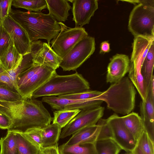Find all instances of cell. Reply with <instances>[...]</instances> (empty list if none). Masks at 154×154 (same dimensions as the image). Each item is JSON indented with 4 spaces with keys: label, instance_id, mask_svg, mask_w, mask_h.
I'll return each instance as SVG.
<instances>
[{
    "label": "cell",
    "instance_id": "6da1fadb",
    "mask_svg": "<svg viewBox=\"0 0 154 154\" xmlns=\"http://www.w3.org/2000/svg\"><path fill=\"white\" fill-rule=\"evenodd\" d=\"M9 17L24 29L31 42L45 39L50 45L61 30L58 23L49 14L12 9Z\"/></svg>",
    "mask_w": 154,
    "mask_h": 154
},
{
    "label": "cell",
    "instance_id": "7a4b0ae2",
    "mask_svg": "<svg viewBox=\"0 0 154 154\" xmlns=\"http://www.w3.org/2000/svg\"><path fill=\"white\" fill-rule=\"evenodd\" d=\"M136 91L133 83L128 77L112 84L96 100L105 102L108 108L115 112L127 115L135 106Z\"/></svg>",
    "mask_w": 154,
    "mask_h": 154
},
{
    "label": "cell",
    "instance_id": "3957f363",
    "mask_svg": "<svg viewBox=\"0 0 154 154\" xmlns=\"http://www.w3.org/2000/svg\"><path fill=\"white\" fill-rule=\"evenodd\" d=\"M89 82L76 72L69 75H59L55 72L50 79L32 94L31 98L58 96L89 90Z\"/></svg>",
    "mask_w": 154,
    "mask_h": 154
},
{
    "label": "cell",
    "instance_id": "277c9868",
    "mask_svg": "<svg viewBox=\"0 0 154 154\" xmlns=\"http://www.w3.org/2000/svg\"><path fill=\"white\" fill-rule=\"evenodd\" d=\"M129 31L135 37L154 40V1L146 0L135 5L129 17Z\"/></svg>",
    "mask_w": 154,
    "mask_h": 154
},
{
    "label": "cell",
    "instance_id": "5b68a950",
    "mask_svg": "<svg viewBox=\"0 0 154 154\" xmlns=\"http://www.w3.org/2000/svg\"><path fill=\"white\" fill-rule=\"evenodd\" d=\"M94 38L88 36L79 42L63 58L60 67L63 71L75 70L93 54Z\"/></svg>",
    "mask_w": 154,
    "mask_h": 154
},
{
    "label": "cell",
    "instance_id": "8992f818",
    "mask_svg": "<svg viewBox=\"0 0 154 154\" xmlns=\"http://www.w3.org/2000/svg\"><path fill=\"white\" fill-rule=\"evenodd\" d=\"M58 23L61 30L50 43L53 50L62 58L79 42L88 35L83 27L72 28L67 27L62 22Z\"/></svg>",
    "mask_w": 154,
    "mask_h": 154
},
{
    "label": "cell",
    "instance_id": "52a82bcc",
    "mask_svg": "<svg viewBox=\"0 0 154 154\" xmlns=\"http://www.w3.org/2000/svg\"><path fill=\"white\" fill-rule=\"evenodd\" d=\"M104 107L101 106L82 110L61 130L60 138H64L86 127L96 124L103 116Z\"/></svg>",
    "mask_w": 154,
    "mask_h": 154
},
{
    "label": "cell",
    "instance_id": "ba28073f",
    "mask_svg": "<svg viewBox=\"0 0 154 154\" xmlns=\"http://www.w3.org/2000/svg\"><path fill=\"white\" fill-rule=\"evenodd\" d=\"M106 119L112 131V139L122 149L127 152H131L137 141L125 126L121 117L114 114Z\"/></svg>",
    "mask_w": 154,
    "mask_h": 154
},
{
    "label": "cell",
    "instance_id": "9c48e42d",
    "mask_svg": "<svg viewBox=\"0 0 154 154\" xmlns=\"http://www.w3.org/2000/svg\"><path fill=\"white\" fill-rule=\"evenodd\" d=\"M0 23L19 53L23 56L29 53L31 42L24 29L9 17L0 20Z\"/></svg>",
    "mask_w": 154,
    "mask_h": 154
},
{
    "label": "cell",
    "instance_id": "30bf717a",
    "mask_svg": "<svg viewBox=\"0 0 154 154\" xmlns=\"http://www.w3.org/2000/svg\"><path fill=\"white\" fill-rule=\"evenodd\" d=\"M42 101L48 103L52 109L56 110L92 109L100 106L103 102L100 100H70L55 96L43 97Z\"/></svg>",
    "mask_w": 154,
    "mask_h": 154
},
{
    "label": "cell",
    "instance_id": "8fae6325",
    "mask_svg": "<svg viewBox=\"0 0 154 154\" xmlns=\"http://www.w3.org/2000/svg\"><path fill=\"white\" fill-rule=\"evenodd\" d=\"M72 20L75 22V27H82L88 24L98 8L97 0H72Z\"/></svg>",
    "mask_w": 154,
    "mask_h": 154
},
{
    "label": "cell",
    "instance_id": "7c38bea8",
    "mask_svg": "<svg viewBox=\"0 0 154 154\" xmlns=\"http://www.w3.org/2000/svg\"><path fill=\"white\" fill-rule=\"evenodd\" d=\"M56 70L40 65L38 69L27 82L18 90L23 99L31 98L33 93L45 83Z\"/></svg>",
    "mask_w": 154,
    "mask_h": 154
},
{
    "label": "cell",
    "instance_id": "4fadbf2b",
    "mask_svg": "<svg viewBox=\"0 0 154 154\" xmlns=\"http://www.w3.org/2000/svg\"><path fill=\"white\" fill-rule=\"evenodd\" d=\"M130 63L126 55L117 54L114 56L107 66L106 82L112 84L121 80L128 72Z\"/></svg>",
    "mask_w": 154,
    "mask_h": 154
},
{
    "label": "cell",
    "instance_id": "5bb4252c",
    "mask_svg": "<svg viewBox=\"0 0 154 154\" xmlns=\"http://www.w3.org/2000/svg\"><path fill=\"white\" fill-rule=\"evenodd\" d=\"M42 45L43 42L40 40L32 42L30 52L23 56L21 64L15 69L6 70L16 90L18 77L34 64V61Z\"/></svg>",
    "mask_w": 154,
    "mask_h": 154
},
{
    "label": "cell",
    "instance_id": "9a60e30c",
    "mask_svg": "<svg viewBox=\"0 0 154 154\" xmlns=\"http://www.w3.org/2000/svg\"><path fill=\"white\" fill-rule=\"evenodd\" d=\"M140 111L145 129L151 139L154 141V97L152 96L149 89L146 100L140 101Z\"/></svg>",
    "mask_w": 154,
    "mask_h": 154
},
{
    "label": "cell",
    "instance_id": "2e32d148",
    "mask_svg": "<svg viewBox=\"0 0 154 154\" xmlns=\"http://www.w3.org/2000/svg\"><path fill=\"white\" fill-rule=\"evenodd\" d=\"M101 126L98 123L86 127L75 133L67 141L64 143L67 146L79 144H95L97 140Z\"/></svg>",
    "mask_w": 154,
    "mask_h": 154
},
{
    "label": "cell",
    "instance_id": "e0dca14e",
    "mask_svg": "<svg viewBox=\"0 0 154 154\" xmlns=\"http://www.w3.org/2000/svg\"><path fill=\"white\" fill-rule=\"evenodd\" d=\"M62 58L51 47L50 45L43 42L42 48L38 52L34 64L47 66L56 70L60 67Z\"/></svg>",
    "mask_w": 154,
    "mask_h": 154
},
{
    "label": "cell",
    "instance_id": "ac0fdd59",
    "mask_svg": "<svg viewBox=\"0 0 154 154\" xmlns=\"http://www.w3.org/2000/svg\"><path fill=\"white\" fill-rule=\"evenodd\" d=\"M49 14L58 23L65 22L69 15L72 9L68 0H46Z\"/></svg>",
    "mask_w": 154,
    "mask_h": 154
},
{
    "label": "cell",
    "instance_id": "d6986e66",
    "mask_svg": "<svg viewBox=\"0 0 154 154\" xmlns=\"http://www.w3.org/2000/svg\"><path fill=\"white\" fill-rule=\"evenodd\" d=\"M23 56L16 48L12 41L0 56V64L6 71L15 69L21 63Z\"/></svg>",
    "mask_w": 154,
    "mask_h": 154
},
{
    "label": "cell",
    "instance_id": "ffe728a7",
    "mask_svg": "<svg viewBox=\"0 0 154 154\" xmlns=\"http://www.w3.org/2000/svg\"><path fill=\"white\" fill-rule=\"evenodd\" d=\"M154 66V44L151 45L141 67L140 72L143 79L144 92L147 96L153 76Z\"/></svg>",
    "mask_w": 154,
    "mask_h": 154
},
{
    "label": "cell",
    "instance_id": "44dd1931",
    "mask_svg": "<svg viewBox=\"0 0 154 154\" xmlns=\"http://www.w3.org/2000/svg\"><path fill=\"white\" fill-rule=\"evenodd\" d=\"M38 128L41 136L42 147H50L58 143L62 129L58 125L52 123Z\"/></svg>",
    "mask_w": 154,
    "mask_h": 154
},
{
    "label": "cell",
    "instance_id": "7402d4cb",
    "mask_svg": "<svg viewBox=\"0 0 154 154\" xmlns=\"http://www.w3.org/2000/svg\"><path fill=\"white\" fill-rule=\"evenodd\" d=\"M121 117L137 141L145 130L140 116L138 113L133 112Z\"/></svg>",
    "mask_w": 154,
    "mask_h": 154
},
{
    "label": "cell",
    "instance_id": "603a6c76",
    "mask_svg": "<svg viewBox=\"0 0 154 154\" xmlns=\"http://www.w3.org/2000/svg\"><path fill=\"white\" fill-rule=\"evenodd\" d=\"M60 154H97L94 144H79L67 146L64 143L58 146Z\"/></svg>",
    "mask_w": 154,
    "mask_h": 154
},
{
    "label": "cell",
    "instance_id": "cb8c5ba5",
    "mask_svg": "<svg viewBox=\"0 0 154 154\" xmlns=\"http://www.w3.org/2000/svg\"><path fill=\"white\" fill-rule=\"evenodd\" d=\"M132 154H154V141L145 130L137 140Z\"/></svg>",
    "mask_w": 154,
    "mask_h": 154
},
{
    "label": "cell",
    "instance_id": "d4e9b609",
    "mask_svg": "<svg viewBox=\"0 0 154 154\" xmlns=\"http://www.w3.org/2000/svg\"><path fill=\"white\" fill-rule=\"evenodd\" d=\"M12 131L14 133L18 154H40V149L30 143L21 132Z\"/></svg>",
    "mask_w": 154,
    "mask_h": 154
},
{
    "label": "cell",
    "instance_id": "484cf974",
    "mask_svg": "<svg viewBox=\"0 0 154 154\" xmlns=\"http://www.w3.org/2000/svg\"><path fill=\"white\" fill-rule=\"evenodd\" d=\"M12 5L16 8H23L35 12H41L47 8L46 0H13Z\"/></svg>",
    "mask_w": 154,
    "mask_h": 154
},
{
    "label": "cell",
    "instance_id": "4316f807",
    "mask_svg": "<svg viewBox=\"0 0 154 154\" xmlns=\"http://www.w3.org/2000/svg\"><path fill=\"white\" fill-rule=\"evenodd\" d=\"M81 110L79 109L56 110L53 112L52 123L57 124L62 128Z\"/></svg>",
    "mask_w": 154,
    "mask_h": 154
},
{
    "label": "cell",
    "instance_id": "83f0119b",
    "mask_svg": "<svg viewBox=\"0 0 154 154\" xmlns=\"http://www.w3.org/2000/svg\"><path fill=\"white\" fill-rule=\"evenodd\" d=\"M0 154H18L14 132L8 130L6 135L0 139Z\"/></svg>",
    "mask_w": 154,
    "mask_h": 154
},
{
    "label": "cell",
    "instance_id": "f1b7e54d",
    "mask_svg": "<svg viewBox=\"0 0 154 154\" xmlns=\"http://www.w3.org/2000/svg\"><path fill=\"white\" fill-rule=\"evenodd\" d=\"M94 145L97 154H119L122 150L111 139L97 140Z\"/></svg>",
    "mask_w": 154,
    "mask_h": 154
},
{
    "label": "cell",
    "instance_id": "f546056e",
    "mask_svg": "<svg viewBox=\"0 0 154 154\" xmlns=\"http://www.w3.org/2000/svg\"><path fill=\"white\" fill-rule=\"evenodd\" d=\"M102 93L97 91L88 90L84 91L57 96L60 98L70 100H86L91 99L96 100Z\"/></svg>",
    "mask_w": 154,
    "mask_h": 154
},
{
    "label": "cell",
    "instance_id": "4dcf8cb0",
    "mask_svg": "<svg viewBox=\"0 0 154 154\" xmlns=\"http://www.w3.org/2000/svg\"><path fill=\"white\" fill-rule=\"evenodd\" d=\"M23 99L20 95L8 87L0 85V101L14 102Z\"/></svg>",
    "mask_w": 154,
    "mask_h": 154
},
{
    "label": "cell",
    "instance_id": "1f68e13d",
    "mask_svg": "<svg viewBox=\"0 0 154 154\" xmlns=\"http://www.w3.org/2000/svg\"><path fill=\"white\" fill-rule=\"evenodd\" d=\"M22 133L33 145L40 149L42 147L41 136L38 128L27 129Z\"/></svg>",
    "mask_w": 154,
    "mask_h": 154
},
{
    "label": "cell",
    "instance_id": "d6a6232c",
    "mask_svg": "<svg viewBox=\"0 0 154 154\" xmlns=\"http://www.w3.org/2000/svg\"><path fill=\"white\" fill-rule=\"evenodd\" d=\"M40 65L34 64L31 67L20 75L18 78L17 82V92L20 88L27 82L37 71Z\"/></svg>",
    "mask_w": 154,
    "mask_h": 154
},
{
    "label": "cell",
    "instance_id": "836d02e7",
    "mask_svg": "<svg viewBox=\"0 0 154 154\" xmlns=\"http://www.w3.org/2000/svg\"><path fill=\"white\" fill-rule=\"evenodd\" d=\"M101 126L97 140L112 139V134L111 128L106 119H100L97 122Z\"/></svg>",
    "mask_w": 154,
    "mask_h": 154
},
{
    "label": "cell",
    "instance_id": "e575fe53",
    "mask_svg": "<svg viewBox=\"0 0 154 154\" xmlns=\"http://www.w3.org/2000/svg\"><path fill=\"white\" fill-rule=\"evenodd\" d=\"M0 85L5 86L18 92L9 75L0 64Z\"/></svg>",
    "mask_w": 154,
    "mask_h": 154
},
{
    "label": "cell",
    "instance_id": "d590c367",
    "mask_svg": "<svg viewBox=\"0 0 154 154\" xmlns=\"http://www.w3.org/2000/svg\"><path fill=\"white\" fill-rule=\"evenodd\" d=\"M13 0H0V20L9 17L11 11Z\"/></svg>",
    "mask_w": 154,
    "mask_h": 154
},
{
    "label": "cell",
    "instance_id": "8d00e7d4",
    "mask_svg": "<svg viewBox=\"0 0 154 154\" xmlns=\"http://www.w3.org/2000/svg\"><path fill=\"white\" fill-rule=\"evenodd\" d=\"M11 41L9 35L3 29L0 23V56Z\"/></svg>",
    "mask_w": 154,
    "mask_h": 154
},
{
    "label": "cell",
    "instance_id": "74e56055",
    "mask_svg": "<svg viewBox=\"0 0 154 154\" xmlns=\"http://www.w3.org/2000/svg\"><path fill=\"white\" fill-rule=\"evenodd\" d=\"M13 124L11 118L6 113L0 110V128L10 129Z\"/></svg>",
    "mask_w": 154,
    "mask_h": 154
},
{
    "label": "cell",
    "instance_id": "f35d334b",
    "mask_svg": "<svg viewBox=\"0 0 154 154\" xmlns=\"http://www.w3.org/2000/svg\"><path fill=\"white\" fill-rule=\"evenodd\" d=\"M58 143L52 146L41 147L40 150V154H60Z\"/></svg>",
    "mask_w": 154,
    "mask_h": 154
},
{
    "label": "cell",
    "instance_id": "ab89813d",
    "mask_svg": "<svg viewBox=\"0 0 154 154\" xmlns=\"http://www.w3.org/2000/svg\"><path fill=\"white\" fill-rule=\"evenodd\" d=\"M110 51V44L108 41H105L101 43L100 51V54H105Z\"/></svg>",
    "mask_w": 154,
    "mask_h": 154
},
{
    "label": "cell",
    "instance_id": "60d3db41",
    "mask_svg": "<svg viewBox=\"0 0 154 154\" xmlns=\"http://www.w3.org/2000/svg\"><path fill=\"white\" fill-rule=\"evenodd\" d=\"M123 154H132V153L131 152H127L126 153Z\"/></svg>",
    "mask_w": 154,
    "mask_h": 154
}]
</instances>
